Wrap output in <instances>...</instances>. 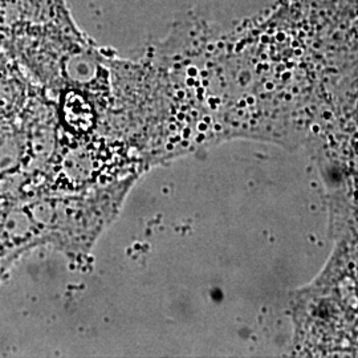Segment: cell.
Masks as SVG:
<instances>
[{
	"mask_svg": "<svg viewBox=\"0 0 358 358\" xmlns=\"http://www.w3.org/2000/svg\"><path fill=\"white\" fill-rule=\"evenodd\" d=\"M65 112L68 122L78 129L90 128L92 124L90 108L80 97H73V100H68L65 105Z\"/></svg>",
	"mask_w": 358,
	"mask_h": 358,
	"instance_id": "cell-1",
	"label": "cell"
}]
</instances>
